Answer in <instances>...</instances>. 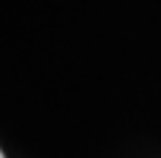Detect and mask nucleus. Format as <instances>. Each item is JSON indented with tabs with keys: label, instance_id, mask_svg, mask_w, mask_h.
Returning a JSON list of instances; mask_svg holds the SVG:
<instances>
[{
	"label": "nucleus",
	"instance_id": "1",
	"mask_svg": "<svg viewBox=\"0 0 161 158\" xmlns=\"http://www.w3.org/2000/svg\"><path fill=\"white\" fill-rule=\"evenodd\" d=\"M0 158H5V155H3V150H0Z\"/></svg>",
	"mask_w": 161,
	"mask_h": 158
}]
</instances>
